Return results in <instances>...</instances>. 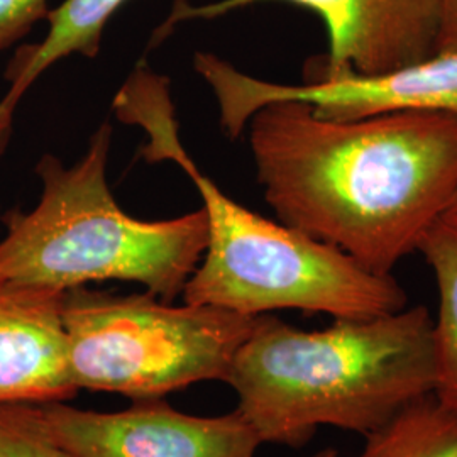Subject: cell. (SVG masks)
<instances>
[{
    "label": "cell",
    "instance_id": "15",
    "mask_svg": "<svg viewBox=\"0 0 457 457\" xmlns=\"http://www.w3.org/2000/svg\"><path fill=\"white\" fill-rule=\"evenodd\" d=\"M437 53H457V0H439Z\"/></svg>",
    "mask_w": 457,
    "mask_h": 457
},
{
    "label": "cell",
    "instance_id": "17",
    "mask_svg": "<svg viewBox=\"0 0 457 457\" xmlns=\"http://www.w3.org/2000/svg\"><path fill=\"white\" fill-rule=\"evenodd\" d=\"M442 220H445V222H449V224H454V226H457V190L454 196H453V202H451L449 209H447L445 213H444Z\"/></svg>",
    "mask_w": 457,
    "mask_h": 457
},
{
    "label": "cell",
    "instance_id": "7",
    "mask_svg": "<svg viewBox=\"0 0 457 457\" xmlns=\"http://www.w3.org/2000/svg\"><path fill=\"white\" fill-rule=\"evenodd\" d=\"M195 70L212 87L220 120L232 137L262 105L298 100L328 119H360L393 112H441L457 117V53H437L424 62L378 75L309 79L279 85L249 77L211 53H196Z\"/></svg>",
    "mask_w": 457,
    "mask_h": 457
},
{
    "label": "cell",
    "instance_id": "3",
    "mask_svg": "<svg viewBox=\"0 0 457 457\" xmlns=\"http://www.w3.org/2000/svg\"><path fill=\"white\" fill-rule=\"evenodd\" d=\"M115 109L149 134L143 156L175 162L204 200L209 239L183 288L185 303L253 317L302 311L332 319H368L409 307L393 275L373 273L334 245L251 212L204 177L181 147L166 80L147 70L134 73Z\"/></svg>",
    "mask_w": 457,
    "mask_h": 457
},
{
    "label": "cell",
    "instance_id": "4",
    "mask_svg": "<svg viewBox=\"0 0 457 457\" xmlns=\"http://www.w3.org/2000/svg\"><path fill=\"white\" fill-rule=\"evenodd\" d=\"M111 139V126H100L75 166L53 154L41 158L39 204L11 213L0 241V287L66 292L119 279L139 283L163 302L183 294L207 247V213L146 222L124 212L107 185Z\"/></svg>",
    "mask_w": 457,
    "mask_h": 457
},
{
    "label": "cell",
    "instance_id": "9",
    "mask_svg": "<svg viewBox=\"0 0 457 457\" xmlns=\"http://www.w3.org/2000/svg\"><path fill=\"white\" fill-rule=\"evenodd\" d=\"M65 292L0 287V405L66 402L75 388L63 327Z\"/></svg>",
    "mask_w": 457,
    "mask_h": 457
},
{
    "label": "cell",
    "instance_id": "6",
    "mask_svg": "<svg viewBox=\"0 0 457 457\" xmlns=\"http://www.w3.org/2000/svg\"><path fill=\"white\" fill-rule=\"evenodd\" d=\"M0 419L73 457H254L262 445L237 410L195 417L162 398L111 413L65 402L0 405Z\"/></svg>",
    "mask_w": 457,
    "mask_h": 457
},
{
    "label": "cell",
    "instance_id": "11",
    "mask_svg": "<svg viewBox=\"0 0 457 457\" xmlns=\"http://www.w3.org/2000/svg\"><path fill=\"white\" fill-rule=\"evenodd\" d=\"M419 253L432 270L439 294L437 315L432 324L434 395L457 413V226L439 220L425 234Z\"/></svg>",
    "mask_w": 457,
    "mask_h": 457
},
{
    "label": "cell",
    "instance_id": "13",
    "mask_svg": "<svg viewBox=\"0 0 457 457\" xmlns=\"http://www.w3.org/2000/svg\"><path fill=\"white\" fill-rule=\"evenodd\" d=\"M48 12V0H0V49L12 46Z\"/></svg>",
    "mask_w": 457,
    "mask_h": 457
},
{
    "label": "cell",
    "instance_id": "16",
    "mask_svg": "<svg viewBox=\"0 0 457 457\" xmlns=\"http://www.w3.org/2000/svg\"><path fill=\"white\" fill-rule=\"evenodd\" d=\"M12 117H14V112L5 109L0 104V156L9 145V137H11V131H12Z\"/></svg>",
    "mask_w": 457,
    "mask_h": 457
},
{
    "label": "cell",
    "instance_id": "18",
    "mask_svg": "<svg viewBox=\"0 0 457 457\" xmlns=\"http://www.w3.org/2000/svg\"><path fill=\"white\" fill-rule=\"evenodd\" d=\"M312 457H339V453L336 449H332V447H327V449L315 453Z\"/></svg>",
    "mask_w": 457,
    "mask_h": 457
},
{
    "label": "cell",
    "instance_id": "5",
    "mask_svg": "<svg viewBox=\"0 0 457 457\" xmlns=\"http://www.w3.org/2000/svg\"><path fill=\"white\" fill-rule=\"evenodd\" d=\"M63 327L77 390L162 398L194 383L226 381L256 317L211 305L173 307L154 295L66 290Z\"/></svg>",
    "mask_w": 457,
    "mask_h": 457
},
{
    "label": "cell",
    "instance_id": "8",
    "mask_svg": "<svg viewBox=\"0 0 457 457\" xmlns=\"http://www.w3.org/2000/svg\"><path fill=\"white\" fill-rule=\"evenodd\" d=\"M260 2L217 0L194 5L177 0L163 28V37L185 21H209ZM312 11L322 19L328 51L309 63V79L378 75L424 62L437 51L439 0H277Z\"/></svg>",
    "mask_w": 457,
    "mask_h": 457
},
{
    "label": "cell",
    "instance_id": "10",
    "mask_svg": "<svg viewBox=\"0 0 457 457\" xmlns=\"http://www.w3.org/2000/svg\"><path fill=\"white\" fill-rule=\"evenodd\" d=\"M128 0H65L49 11L48 33L33 46L19 49L7 70L11 88L2 98V105L16 112L28 88L49 66L70 54L94 58L100 49L102 34L111 17Z\"/></svg>",
    "mask_w": 457,
    "mask_h": 457
},
{
    "label": "cell",
    "instance_id": "2",
    "mask_svg": "<svg viewBox=\"0 0 457 457\" xmlns=\"http://www.w3.org/2000/svg\"><path fill=\"white\" fill-rule=\"evenodd\" d=\"M432 324L424 305L322 330L264 313L226 383L262 444L302 447L324 425L366 437L434 393Z\"/></svg>",
    "mask_w": 457,
    "mask_h": 457
},
{
    "label": "cell",
    "instance_id": "14",
    "mask_svg": "<svg viewBox=\"0 0 457 457\" xmlns=\"http://www.w3.org/2000/svg\"><path fill=\"white\" fill-rule=\"evenodd\" d=\"M0 457H73L36 437L31 432L0 419Z\"/></svg>",
    "mask_w": 457,
    "mask_h": 457
},
{
    "label": "cell",
    "instance_id": "1",
    "mask_svg": "<svg viewBox=\"0 0 457 457\" xmlns=\"http://www.w3.org/2000/svg\"><path fill=\"white\" fill-rule=\"evenodd\" d=\"M264 200L281 224L378 275L419 251L457 190V117L393 112L328 119L298 100L247 120Z\"/></svg>",
    "mask_w": 457,
    "mask_h": 457
},
{
    "label": "cell",
    "instance_id": "12",
    "mask_svg": "<svg viewBox=\"0 0 457 457\" xmlns=\"http://www.w3.org/2000/svg\"><path fill=\"white\" fill-rule=\"evenodd\" d=\"M356 457H457V413L432 393L366 436Z\"/></svg>",
    "mask_w": 457,
    "mask_h": 457
}]
</instances>
